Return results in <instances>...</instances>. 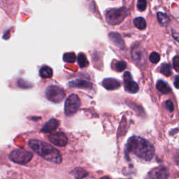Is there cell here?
<instances>
[{
	"instance_id": "obj_24",
	"label": "cell",
	"mask_w": 179,
	"mask_h": 179,
	"mask_svg": "<svg viewBox=\"0 0 179 179\" xmlns=\"http://www.w3.org/2000/svg\"><path fill=\"white\" fill-rule=\"evenodd\" d=\"M149 60L152 63L157 64L159 61H160V55L158 53L153 52L151 54V55H150Z\"/></svg>"
},
{
	"instance_id": "obj_7",
	"label": "cell",
	"mask_w": 179,
	"mask_h": 179,
	"mask_svg": "<svg viewBox=\"0 0 179 179\" xmlns=\"http://www.w3.org/2000/svg\"><path fill=\"white\" fill-rule=\"evenodd\" d=\"M49 140L51 143L58 146H65L68 142V139L63 132H55L49 136Z\"/></svg>"
},
{
	"instance_id": "obj_5",
	"label": "cell",
	"mask_w": 179,
	"mask_h": 179,
	"mask_svg": "<svg viewBox=\"0 0 179 179\" xmlns=\"http://www.w3.org/2000/svg\"><path fill=\"white\" fill-rule=\"evenodd\" d=\"M45 97L49 101L53 103H60L65 99V93L64 90L59 86L50 85L45 90Z\"/></svg>"
},
{
	"instance_id": "obj_9",
	"label": "cell",
	"mask_w": 179,
	"mask_h": 179,
	"mask_svg": "<svg viewBox=\"0 0 179 179\" xmlns=\"http://www.w3.org/2000/svg\"><path fill=\"white\" fill-rule=\"evenodd\" d=\"M69 86L70 87H76V88L84 90H91L92 88V83L85 80L77 79L71 81L69 83Z\"/></svg>"
},
{
	"instance_id": "obj_20",
	"label": "cell",
	"mask_w": 179,
	"mask_h": 179,
	"mask_svg": "<svg viewBox=\"0 0 179 179\" xmlns=\"http://www.w3.org/2000/svg\"><path fill=\"white\" fill-rule=\"evenodd\" d=\"M160 72L166 76H170L172 72H171V67L169 64L164 63L160 67Z\"/></svg>"
},
{
	"instance_id": "obj_30",
	"label": "cell",
	"mask_w": 179,
	"mask_h": 179,
	"mask_svg": "<svg viewBox=\"0 0 179 179\" xmlns=\"http://www.w3.org/2000/svg\"><path fill=\"white\" fill-rule=\"evenodd\" d=\"M174 86L176 88L179 89V76H176L174 80Z\"/></svg>"
},
{
	"instance_id": "obj_1",
	"label": "cell",
	"mask_w": 179,
	"mask_h": 179,
	"mask_svg": "<svg viewBox=\"0 0 179 179\" xmlns=\"http://www.w3.org/2000/svg\"><path fill=\"white\" fill-rule=\"evenodd\" d=\"M127 151L146 161H150L155 154V148L148 141L139 136H131L127 145Z\"/></svg>"
},
{
	"instance_id": "obj_23",
	"label": "cell",
	"mask_w": 179,
	"mask_h": 179,
	"mask_svg": "<svg viewBox=\"0 0 179 179\" xmlns=\"http://www.w3.org/2000/svg\"><path fill=\"white\" fill-rule=\"evenodd\" d=\"M127 67V64L124 61H118L117 62L115 65V69L117 72H122L123 70H125Z\"/></svg>"
},
{
	"instance_id": "obj_8",
	"label": "cell",
	"mask_w": 179,
	"mask_h": 179,
	"mask_svg": "<svg viewBox=\"0 0 179 179\" xmlns=\"http://www.w3.org/2000/svg\"><path fill=\"white\" fill-rule=\"evenodd\" d=\"M169 172L167 168L158 167L150 171L148 175V179H167Z\"/></svg>"
},
{
	"instance_id": "obj_2",
	"label": "cell",
	"mask_w": 179,
	"mask_h": 179,
	"mask_svg": "<svg viewBox=\"0 0 179 179\" xmlns=\"http://www.w3.org/2000/svg\"><path fill=\"white\" fill-rule=\"evenodd\" d=\"M29 146L34 153L47 161L60 164L63 161L62 155L58 151L50 145L39 140L32 139L29 141Z\"/></svg>"
},
{
	"instance_id": "obj_18",
	"label": "cell",
	"mask_w": 179,
	"mask_h": 179,
	"mask_svg": "<svg viewBox=\"0 0 179 179\" xmlns=\"http://www.w3.org/2000/svg\"><path fill=\"white\" fill-rule=\"evenodd\" d=\"M135 27L139 30H144L146 27V22L142 17H138L134 20Z\"/></svg>"
},
{
	"instance_id": "obj_19",
	"label": "cell",
	"mask_w": 179,
	"mask_h": 179,
	"mask_svg": "<svg viewBox=\"0 0 179 179\" xmlns=\"http://www.w3.org/2000/svg\"><path fill=\"white\" fill-rule=\"evenodd\" d=\"M78 63L81 68H84L88 65V61H87L86 56L82 53L78 54Z\"/></svg>"
},
{
	"instance_id": "obj_28",
	"label": "cell",
	"mask_w": 179,
	"mask_h": 179,
	"mask_svg": "<svg viewBox=\"0 0 179 179\" xmlns=\"http://www.w3.org/2000/svg\"><path fill=\"white\" fill-rule=\"evenodd\" d=\"M166 108L169 112H173V109H174V107H173V102L171 100H168L166 102Z\"/></svg>"
},
{
	"instance_id": "obj_17",
	"label": "cell",
	"mask_w": 179,
	"mask_h": 179,
	"mask_svg": "<svg viewBox=\"0 0 179 179\" xmlns=\"http://www.w3.org/2000/svg\"><path fill=\"white\" fill-rule=\"evenodd\" d=\"M158 20L159 21V23H160L162 25H167L170 22V19H169V16H168L167 14L164 13L162 12H158Z\"/></svg>"
},
{
	"instance_id": "obj_22",
	"label": "cell",
	"mask_w": 179,
	"mask_h": 179,
	"mask_svg": "<svg viewBox=\"0 0 179 179\" xmlns=\"http://www.w3.org/2000/svg\"><path fill=\"white\" fill-rule=\"evenodd\" d=\"M73 174L76 177V179H82L87 175V173L82 169H76L73 171Z\"/></svg>"
},
{
	"instance_id": "obj_4",
	"label": "cell",
	"mask_w": 179,
	"mask_h": 179,
	"mask_svg": "<svg viewBox=\"0 0 179 179\" xmlns=\"http://www.w3.org/2000/svg\"><path fill=\"white\" fill-rule=\"evenodd\" d=\"M33 154L24 149H17L13 151L9 155V158L12 162L20 164H25L31 161Z\"/></svg>"
},
{
	"instance_id": "obj_27",
	"label": "cell",
	"mask_w": 179,
	"mask_h": 179,
	"mask_svg": "<svg viewBox=\"0 0 179 179\" xmlns=\"http://www.w3.org/2000/svg\"><path fill=\"white\" fill-rule=\"evenodd\" d=\"M18 85L19 87H23V88H27V87H30V83H27V81H25L24 80H22V79L18 80Z\"/></svg>"
},
{
	"instance_id": "obj_29",
	"label": "cell",
	"mask_w": 179,
	"mask_h": 179,
	"mask_svg": "<svg viewBox=\"0 0 179 179\" xmlns=\"http://www.w3.org/2000/svg\"><path fill=\"white\" fill-rule=\"evenodd\" d=\"M132 80V77H131V75L129 72H126L124 74V81L125 83H127L129 81H131Z\"/></svg>"
},
{
	"instance_id": "obj_26",
	"label": "cell",
	"mask_w": 179,
	"mask_h": 179,
	"mask_svg": "<svg viewBox=\"0 0 179 179\" xmlns=\"http://www.w3.org/2000/svg\"><path fill=\"white\" fill-rule=\"evenodd\" d=\"M173 67L176 72L179 73V56H176L173 59Z\"/></svg>"
},
{
	"instance_id": "obj_25",
	"label": "cell",
	"mask_w": 179,
	"mask_h": 179,
	"mask_svg": "<svg viewBox=\"0 0 179 179\" xmlns=\"http://www.w3.org/2000/svg\"><path fill=\"white\" fill-rule=\"evenodd\" d=\"M147 1L146 0H138L137 9L140 11H143L146 9Z\"/></svg>"
},
{
	"instance_id": "obj_14",
	"label": "cell",
	"mask_w": 179,
	"mask_h": 179,
	"mask_svg": "<svg viewBox=\"0 0 179 179\" xmlns=\"http://www.w3.org/2000/svg\"><path fill=\"white\" fill-rule=\"evenodd\" d=\"M125 90L130 93H136L139 91L138 84L134 82L133 80L129 81L127 83H125Z\"/></svg>"
},
{
	"instance_id": "obj_11",
	"label": "cell",
	"mask_w": 179,
	"mask_h": 179,
	"mask_svg": "<svg viewBox=\"0 0 179 179\" xmlns=\"http://www.w3.org/2000/svg\"><path fill=\"white\" fill-rule=\"evenodd\" d=\"M102 85L108 90H114L119 88L120 86V83L119 81L115 78H106L102 82Z\"/></svg>"
},
{
	"instance_id": "obj_3",
	"label": "cell",
	"mask_w": 179,
	"mask_h": 179,
	"mask_svg": "<svg viewBox=\"0 0 179 179\" xmlns=\"http://www.w3.org/2000/svg\"><path fill=\"white\" fill-rule=\"evenodd\" d=\"M128 13V9L125 7L119 9H109L105 12L106 21L110 25H118L125 20Z\"/></svg>"
},
{
	"instance_id": "obj_21",
	"label": "cell",
	"mask_w": 179,
	"mask_h": 179,
	"mask_svg": "<svg viewBox=\"0 0 179 179\" xmlns=\"http://www.w3.org/2000/svg\"><path fill=\"white\" fill-rule=\"evenodd\" d=\"M76 55L72 52L67 53L63 56V60L67 63H74L76 61Z\"/></svg>"
},
{
	"instance_id": "obj_15",
	"label": "cell",
	"mask_w": 179,
	"mask_h": 179,
	"mask_svg": "<svg viewBox=\"0 0 179 179\" xmlns=\"http://www.w3.org/2000/svg\"><path fill=\"white\" fill-rule=\"evenodd\" d=\"M53 69L48 66H43L39 71V75L43 78H49L53 76Z\"/></svg>"
},
{
	"instance_id": "obj_10",
	"label": "cell",
	"mask_w": 179,
	"mask_h": 179,
	"mask_svg": "<svg viewBox=\"0 0 179 179\" xmlns=\"http://www.w3.org/2000/svg\"><path fill=\"white\" fill-rule=\"evenodd\" d=\"M59 125V120L55 119V118H52L43 125V127L41 129V131L43 133L52 132V131H55L58 128Z\"/></svg>"
},
{
	"instance_id": "obj_6",
	"label": "cell",
	"mask_w": 179,
	"mask_h": 179,
	"mask_svg": "<svg viewBox=\"0 0 179 179\" xmlns=\"http://www.w3.org/2000/svg\"><path fill=\"white\" fill-rule=\"evenodd\" d=\"M81 107V101L78 95L75 94H71L66 99L65 111L67 116H72L76 113Z\"/></svg>"
},
{
	"instance_id": "obj_12",
	"label": "cell",
	"mask_w": 179,
	"mask_h": 179,
	"mask_svg": "<svg viewBox=\"0 0 179 179\" xmlns=\"http://www.w3.org/2000/svg\"><path fill=\"white\" fill-rule=\"evenodd\" d=\"M131 55H132L133 60H134L136 63H143L144 61L145 53H144L143 50L141 48V47L136 46L132 49Z\"/></svg>"
},
{
	"instance_id": "obj_16",
	"label": "cell",
	"mask_w": 179,
	"mask_h": 179,
	"mask_svg": "<svg viewBox=\"0 0 179 179\" xmlns=\"http://www.w3.org/2000/svg\"><path fill=\"white\" fill-rule=\"evenodd\" d=\"M156 87L158 90L163 94H168L170 92L171 88L167 83L163 81H159L156 84Z\"/></svg>"
},
{
	"instance_id": "obj_13",
	"label": "cell",
	"mask_w": 179,
	"mask_h": 179,
	"mask_svg": "<svg viewBox=\"0 0 179 179\" xmlns=\"http://www.w3.org/2000/svg\"><path fill=\"white\" fill-rule=\"evenodd\" d=\"M109 39H110L111 41L116 46H118L120 48H123L125 46V42H124L123 39H122L121 36L118 33L116 32H111L109 34Z\"/></svg>"
}]
</instances>
